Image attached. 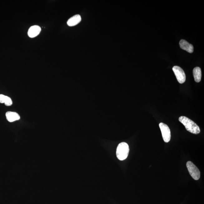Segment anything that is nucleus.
<instances>
[{
  "instance_id": "nucleus-1",
  "label": "nucleus",
  "mask_w": 204,
  "mask_h": 204,
  "mask_svg": "<svg viewBox=\"0 0 204 204\" xmlns=\"http://www.w3.org/2000/svg\"><path fill=\"white\" fill-rule=\"evenodd\" d=\"M179 121L185 126L187 131L194 134H198L200 132L199 126L193 121L187 117L181 116L179 118Z\"/></svg>"
},
{
  "instance_id": "nucleus-2",
  "label": "nucleus",
  "mask_w": 204,
  "mask_h": 204,
  "mask_svg": "<svg viewBox=\"0 0 204 204\" xmlns=\"http://www.w3.org/2000/svg\"><path fill=\"white\" fill-rule=\"evenodd\" d=\"M129 145L125 142H122L119 144L117 147L116 155L117 158L120 160H124L127 158L129 155Z\"/></svg>"
},
{
  "instance_id": "nucleus-3",
  "label": "nucleus",
  "mask_w": 204,
  "mask_h": 204,
  "mask_svg": "<svg viewBox=\"0 0 204 204\" xmlns=\"http://www.w3.org/2000/svg\"><path fill=\"white\" fill-rule=\"evenodd\" d=\"M187 167L189 174L195 180H199L200 177V172L199 169L191 161L187 162Z\"/></svg>"
},
{
  "instance_id": "nucleus-4",
  "label": "nucleus",
  "mask_w": 204,
  "mask_h": 204,
  "mask_svg": "<svg viewBox=\"0 0 204 204\" xmlns=\"http://www.w3.org/2000/svg\"><path fill=\"white\" fill-rule=\"evenodd\" d=\"M159 127L164 142H168L171 138V131L168 126L165 123L161 122L159 124Z\"/></svg>"
},
{
  "instance_id": "nucleus-5",
  "label": "nucleus",
  "mask_w": 204,
  "mask_h": 204,
  "mask_svg": "<svg viewBox=\"0 0 204 204\" xmlns=\"http://www.w3.org/2000/svg\"><path fill=\"white\" fill-rule=\"evenodd\" d=\"M176 77L177 80L180 84H183L185 82L186 77L185 72L181 67L178 66H175L172 68Z\"/></svg>"
},
{
  "instance_id": "nucleus-6",
  "label": "nucleus",
  "mask_w": 204,
  "mask_h": 204,
  "mask_svg": "<svg viewBox=\"0 0 204 204\" xmlns=\"http://www.w3.org/2000/svg\"><path fill=\"white\" fill-rule=\"evenodd\" d=\"M179 44L180 48L189 53H192L194 52V47L185 40H181L180 41Z\"/></svg>"
},
{
  "instance_id": "nucleus-7",
  "label": "nucleus",
  "mask_w": 204,
  "mask_h": 204,
  "mask_svg": "<svg viewBox=\"0 0 204 204\" xmlns=\"http://www.w3.org/2000/svg\"><path fill=\"white\" fill-rule=\"evenodd\" d=\"M41 29L40 27L38 26H33L29 29L28 35L31 38L35 37L40 33Z\"/></svg>"
},
{
  "instance_id": "nucleus-8",
  "label": "nucleus",
  "mask_w": 204,
  "mask_h": 204,
  "mask_svg": "<svg viewBox=\"0 0 204 204\" xmlns=\"http://www.w3.org/2000/svg\"><path fill=\"white\" fill-rule=\"evenodd\" d=\"M6 117L7 120L10 122H14L20 119V117L18 114L15 112H7L6 113Z\"/></svg>"
},
{
  "instance_id": "nucleus-9",
  "label": "nucleus",
  "mask_w": 204,
  "mask_h": 204,
  "mask_svg": "<svg viewBox=\"0 0 204 204\" xmlns=\"http://www.w3.org/2000/svg\"><path fill=\"white\" fill-rule=\"evenodd\" d=\"M81 21V16L79 14H77L71 17L67 22V24L70 27L75 26L78 24Z\"/></svg>"
},
{
  "instance_id": "nucleus-10",
  "label": "nucleus",
  "mask_w": 204,
  "mask_h": 204,
  "mask_svg": "<svg viewBox=\"0 0 204 204\" xmlns=\"http://www.w3.org/2000/svg\"><path fill=\"white\" fill-rule=\"evenodd\" d=\"M193 73L195 81L197 82H200L202 78L201 68L199 67H195L193 69Z\"/></svg>"
},
{
  "instance_id": "nucleus-11",
  "label": "nucleus",
  "mask_w": 204,
  "mask_h": 204,
  "mask_svg": "<svg viewBox=\"0 0 204 204\" xmlns=\"http://www.w3.org/2000/svg\"><path fill=\"white\" fill-rule=\"evenodd\" d=\"M4 103L7 106H10L12 104V99L10 97L6 96L5 97Z\"/></svg>"
},
{
  "instance_id": "nucleus-12",
  "label": "nucleus",
  "mask_w": 204,
  "mask_h": 204,
  "mask_svg": "<svg viewBox=\"0 0 204 204\" xmlns=\"http://www.w3.org/2000/svg\"><path fill=\"white\" fill-rule=\"evenodd\" d=\"M6 96L3 95H0V103H4L5 100Z\"/></svg>"
}]
</instances>
